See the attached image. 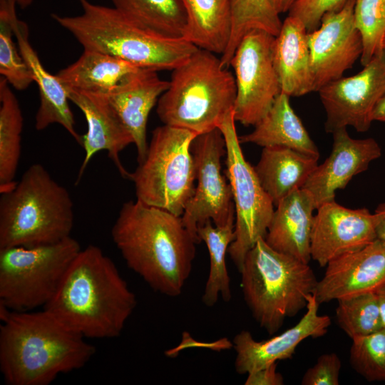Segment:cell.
Wrapping results in <instances>:
<instances>
[{
	"label": "cell",
	"instance_id": "83f0119b",
	"mask_svg": "<svg viewBox=\"0 0 385 385\" xmlns=\"http://www.w3.org/2000/svg\"><path fill=\"white\" fill-rule=\"evenodd\" d=\"M23 115L9 83L0 78V192L13 188L21 152Z\"/></svg>",
	"mask_w": 385,
	"mask_h": 385
},
{
	"label": "cell",
	"instance_id": "5bb4252c",
	"mask_svg": "<svg viewBox=\"0 0 385 385\" xmlns=\"http://www.w3.org/2000/svg\"><path fill=\"white\" fill-rule=\"evenodd\" d=\"M355 1L347 0L341 9L326 14L319 26L308 32L314 91L343 77L361 56L362 38L354 19Z\"/></svg>",
	"mask_w": 385,
	"mask_h": 385
},
{
	"label": "cell",
	"instance_id": "f546056e",
	"mask_svg": "<svg viewBox=\"0 0 385 385\" xmlns=\"http://www.w3.org/2000/svg\"><path fill=\"white\" fill-rule=\"evenodd\" d=\"M131 21L160 35L183 38L187 14L182 0H112Z\"/></svg>",
	"mask_w": 385,
	"mask_h": 385
},
{
	"label": "cell",
	"instance_id": "74e56055",
	"mask_svg": "<svg viewBox=\"0 0 385 385\" xmlns=\"http://www.w3.org/2000/svg\"><path fill=\"white\" fill-rule=\"evenodd\" d=\"M282 375L277 371V363L247 374L245 385H282Z\"/></svg>",
	"mask_w": 385,
	"mask_h": 385
},
{
	"label": "cell",
	"instance_id": "e0dca14e",
	"mask_svg": "<svg viewBox=\"0 0 385 385\" xmlns=\"http://www.w3.org/2000/svg\"><path fill=\"white\" fill-rule=\"evenodd\" d=\"M332 134L330 155L317 165L302 187L311 194L316 208L334 200L337 190L344 188L355 175L366 171L370 163L381 155L380 145L372 138L354 139L346 128Z\"/></svg>",
	"mask_w": 385,
	"mask_h": 385
},
{
	"label": "cell",
	"instance_id": "4dcf8cb0",
	"mask_svg": "<svg viewBox=\"0 0 385 385\" xmlns=\"http://www.w3.org/2000/svg\"><path fill=\"white\" fill-rule=\"evenodd\" d=\"M232 26L230 40L220 60L224 67L230 61L244 36L252 30H262L276 36L282 27L279 14L269 0H230Z\"/></svg>",
	"mask_w": 385,
	"mask_h": 385
},
{
	"label": "cell",
	"instance_id": "4316f807",
	"mask_svg": "<svg viewBox=\"0 0 385 385\" xmlns=\"http://www.w3.org/2000/svg\"><path fill=\"white\" fill-rule=\"evenodd\" d=\"M187 14L183 38L199 48L222 55L230 36V0H182Z\"/></svg>",
	"mask_w": 385,
	"mask_h": 385
},
{
	"label": "cell",
	"instance_id": "f35d334b",
	"mask_svg": "<svg viewBox=\"0 0 385 385\" xmlns=\"http://www.w3.org/2000/svg\"><path fill=\"white\" fill-rule=\"evenodd\" d=\"M376 238L385 241V202L379 204L374 211Z\"/></svg>",
	"mask_w": 385,
	"mask_h": 385
},
{
	"label": "cell",
	"instance_id": "1f68e13d",
	"mask_svg": "<svg viewBox=\"0 0 385 385\" xmlns=\"http://www.w3.org/2000/svg\"><path fill=\"white\" fill-rule=\"evenodd\" d=\"M14 0H0V73L18 91L34 82L32 72L13 40V19L16 15Z\"/></svg>",
	"mask_w": 385,
	"mask_h": 385
},
{
	"label": "cell",
	"instance_id": "7a4b0ae2",
	"mask_svg": "<svg viewBox=\"0 0 385 385\" xmlns=\"http://www.w3.org/2000/svg\"><path fill=\"white\" fill-rule=\"evenodd\" d=\"M0 371L8 385H48L83 368L96 348L47 310L0 305Z\"/></svg>",
	"mask_w": 385,
	"mask_h": 385
},
{
	"label": "cell",
	"instance_id": "d590c367",
	"mask_svg": "<svg viewBox=\"0 0 385 385\" xmlns=\"http://www.w3.org/2000/svg\"><path fill=\"white\" fill-rule=\"evenodd\" d=\"M347 0H295L288 10V15L298 18L308 32L316 30L323 16L341 9Z\"/></svg>",
	"mask_w": 385,
	"mask_h": 385
},
{
	"label": "cell",
	"instance_id": "f6af8a7d",
	"mask_svg": "<svg viewBox=\"0 0 385 385\" xmlns=\"http://www.w3.org/2000/svg\"><path fill=\"white\" fill-rule=\"evenodd\" d=\"M295 0H288V10L291 6V4Z\"/></svg>",
	"mask_w": 385,
	"mask_h": 385
},
{
	"label": "cell",
	"instance_id": "b9f144b4",
	"mask_svg": "<svg viewBox=\"0 0 385 385\" xmlns=\"http://www.w3.org/2000/svg\"><path fill=\"white\" fill-rule=\"evenodd\" d=\"M275 10L280 14L288 11V0H269Z\"/></svg>",
	"mask_w": 385,
	"mask_h": 385
},
{
	"label": "cell",
	"instance_id": "3957f363",
	"mask_svg": "<svg viewBox=\"0 0 385 385\" xmlns=\"http://www.w3.org/2000/svg\"><path fill=\"white\" fill-rule=\"evenodd\" d=\"M136 305L113 260L90 245L74 258L43 309L85 338L112 339L120 335Z\"/></svg>",
	"mask_w": 385,
	"mask_h": 385
},
{
	"label": "cell",
	"instance_id": "8fae6325",
	"mask_svg": "<svg viewBox=\"0 0 385 385\" xmlns=\"http://www.w3.org/2000/svg\"><path fill=\"white\" fill-rule=\"evenodd\" d=\"M274 39L265 31H250L230 61L237 88L234 118L243 125H255L282 92L272 59Z\"/></svg>",
	"mask_w": 385,
	"mask_h": 385
},
{
	"label": "cell",
	"instance_id": "4fadbf2b",
	"mask_svg": "<svg viewBox=\"0 0 385 385\" xmlns=\"http://www.w3.org/2000/svg\"><path fill=\"white\" fill-rule=\"evenodd\" d=\"M318 92L327 114V132L348 126L367 131L374 111L385 96V53L375 55L356 75L331 81Z\"/></svg>",
	"mask_w": 385,
	"mask_h": 385
},
{
	"label": "cell",
	"instance_id": "ee69618b",
	"mask_svg": "<svg viewBox=\"0 0 385 385\" xmlns=\"http://www.w3.org/2000/svg\"><path fill=\"white\" fill-rule=\"evenodd\" d=\"M382 51H383L384 53H385V36H384V37L383 43H382Z\"/></svg>",
	"mask_w": 385,
	"mask_h": 385
},
{
	"label": "cell",
	"instance_id": "603a6c76",
	"mask_svg": "<svg viewBox=\"0 0 385 385\" xmlns=\"http://www.w3.org/2000/svg\"><path fill=\"white\" fill-rule=\"evenodd\" d=\"M272 59L282 93L301 96L314 91L308 31L297 17L287 16L272 44Z\"/></svg>",
	"mask_w": 385,
	"mask_h": 385
},
{
	"label": "cell",
	"instance_id": "8992f818",
	"mask_svg": "<svg viewBox=\"0 0 385 385\" xmlns=\"http://www.w3.org/2000/svg\"><path fill=\"white\" fill-rule=\"evenodd\" d=\"M172 71L157 103L161 122L197 135L217 128L233 111L237 94L235 76L220 58L198 48Z\"/></svg>",
	"mask_w": 385,
	"mask_h": 385
},
{
	"label": "cell",
	"instance_id": "277c9868",
	"mask_svg": "<svg viewBox=\"0 0 385 385\" xmlns=\"http://www.w3.org/2000/svg\"><path fill=\"white\" fill-rule=\"evenodd\" d=\"M76 16L51 15L83 47L125 60L138 68L173 70L198 48L183 38H170L138 25L115 7L78 0Z\"/></svg>",
	"mask_w": 385,
	"mask_h": 385
},
{
	"label": "cell",
	"instance_id": "7402d4cb",
	"mask_svg": "<svg viewBox=\"0 0 385 385\" xmlns=\"http://www.w3.org/2000/svg\"><path fill=\"white\" fill-rule=\"evenodd\" d=\"M314 210L307 190H294L276 206L265 240L274 250L309 264Z\"/></svg>",
	"mask_w": 385,
	"mask_h": 385
},
{
	"label": "cell",
	"instance_id": "ab89813d",
	"mask_svg": "<svg viewBox=\"0 0 385 385\" xmlns=\"http://www.w3.org/2000/svg\"><path fill=\"white\" fill-rule=\"evenodd\" d=\"M375 293L378 300L383 327L385 328V283Z\"/></svg>",
	"mask_w": 385,
	"mask_h": 385
},
{
	"label": "cell",
	"instance_id": "2e32d148",
	"mask_svg": "<svg viewBox=\"0 0 385 385\" xmlns=\"http://www.w3.org/2000/svg\"><path fill=\"white\" fill-rule=\"evenodd\" d=\"M307 312L292 327L264 341H256L247 330L237 334L232 341L235 351V369L245 374L292 359L297 346L304 339L325 335L331 325L327 315L318 313L319 304L314 294L307 297Z\"/></svg>",
	"mask_w": 385,
	"mask_h": 385
},
{
	"label": "cell",
	"instance_id": "52a82bcc",
	"mask_svg": "<svg viewBox=\"0 0 385 385\" xmlns=\"http://www.w3.org/2000/svg\"><path fill=\"white\" fill-rule=\"evenodd\" d=\"M239 272L245 303L269 334L306 307L318 283L309 264L274 250L265 238L249 250Z\"/></svg>",
	"mask_w": 385,
	"mask_h": 385
},
{
	"label": "cell",
	"instance_id": "d4e9b609",
	"mask_svg": "<svg viewBox=\"0 0 385 385\" xmlns=\"http://www.w3.org/2000/svg\"><path fill=\"white\" fill-rule=\"evenodd\" d=\"M318 159L282 146L262 148L257 176L274 205L295 189L303 187L318 165Z\"/></svg>",
	"mask_w": 385,
	"mask_h": 385
},
{
	"label": "cell",
	"instance_id": "7bdbcfd3",
	"mask_svg": "<svg viewBox=\"0 0 385 385\" xmlns=\"http://www.w3.org/2000/svg\"><path fill=\"white\" fill-rule=\"evenodd\" d=\"M16 5L24 9L32 4L34 0H14Z\"/></svg>",
	"mask_w": 385,
	"mask_h": 385
},
{
	"label": "cell",
	"instance_id": "8d00e7d4",
	"mask_svg": "<svg viewBox=\"0 0 385 385\" xmlns=\"http://www.w3.org/2000/svg\"><path fill=\"white\" fill-rule=\"evenodd\" d=\"M342 362L335 353L323 354L304 373L302 385H338Z\"/></svg>",
	"mask_w": 385,
	"mask_h": 385
},
{
	"label": "cell",
	"instance_id": "d6986e66",
	"mask_svg": "<svg viewBox=\"0 0 385 385\" xmlns=\"http://www.w3.org/2000/svg\"><path fill=\"white\" fill-rule=\"evenodd\" d=\"M70 101L83 113L87 132L81 135V145L85 157L78 173L79 182L92 157L98 152L106 150L120 175L130 180L128 172L120 160V153L133 140L109 103L106 94L65 88Z\"/></svg>",
	"mask_w": 385,
	"mask_h": 385
},
{
	"label": "cell",
	"instance_id": "f1b7e54d",
	"mask_svg": "<svg viewBox=\"0 0 385 385\" xmlns=\"http://www.w3.org/2000/svg\"><path fill=\"white\" fill-rule=\"evenodd\" d=\"M197 234L200 242H205L210 255V271L202 302L207 307H212L220 296L224 302H229L232 292L225 259L235 237V222L215 226L208 220L197 227Z\"/></svg>",
	"mask_w": 385,
	"mask_h": 385
},
{
	"label": "cell",
	"instance_id": "484cf974",
	"mask_svg": "<svg viewBox=\"0 0 385 385\" xmlns=\"http://www.w3.org/2000/svg\"><path fill=\"white\" fill-rule=\"evenodd\" d=\"M138 68L116 56L83 49L75 62L59 71L56 76L65 88L108 94Z\"/></svg>",
	"mask_w": 385,
	"mask_h": 385
},
{
	"label": "cell",
	"instance_id": "ac0fdd59",
	"mask_svg": "<svg viewBox=\"0 0 385 385\" xmlns=\"http://www.w3.org/2000/svg\"><path fill=\"white\" fill-rule=\"evenodd\" d=\"M384 283L385 241L376 238L358 250L330 261L314 294L321 304L374 292Z\"/></svg>",
	"mask_w": 385,
	"mask_h": 385
},
{
	"label": "cell",
	"instance_id": "44dd1931",
	"mask_svg": "<svg viewBox=\"0 0 385 385\" xmlns=\"http://www.w3.org/2000/svg\"><path fill=\"white\" fill-rule=\"evenodd\" d=\"M14 34L25 61L29 66L37 84L40 104L35 116V128L43 130L52 124H59L81 145V135L75 128V120L69 106L68 93L56 75L49 73L29 41V30L17 15L12 22Z\"/></svg>",
	"mask_w": 385,
	"mask_h": 385
},
{
	"label": "cell",
	"instance_id": "9a60e30c",
	"mask_svg": "<svg viewBox=\"0 0 385 385\" xmlns=\"http://www.w3.org/2000/svg\"><path fill=\"white\" fill-rule=\"evenodd\" d=\"M317 210L312 230L311 257L320 267L376 239V218L367 208L350 209L332 200L323 203Z\"/></svg>",
	"mask_w": 385,
	"mask_h": 385
},
{
	"label": "cell",
	"instance_id": "60d3db41",
	"mask_svg": "<svg viewBox=\"0 0 385 385\" xmlns=\"http://www.w3.org/2000/svg\"><path fill=\"white\" fill-rule=\"evenodd\" d=\"M374 121L385 123V96L379 101L373 113Z\"/></svg>",
	"mask_w": 385,
	"mask_h": 385
},
{
	"label": "cell",
	"instance_id": "30bf717a",
	"mask_svg": "<svg viewBox=\"0 0 385 385\" xmlns=\"http://www.w3.org/2000/svg\"><path fill=\"white\" fill-rule=\"evenodd\" d=\"M233 111L218 126L225 141L227 177L231 186L235 211L234 241L228 254L238 271L247 253L265 238L274 211L255 168L245 159L235 128Z\"/></svg>",
	"mask_w": 385,
	"mask_h": 385
},
{
	"label": "cell",
	"instance_id": "7c38bea8",
	"mask_svg": "<svg viewBox=\"0 0 385 385\" xmlns=\"http://www.w3.org/2000/svg\"><path fill=\"white\" fill-rule=\"evenodd\" d=\"M192 153L197 185L181 216L183 223L199 244L197 227L208 220L215 226L235 222V211L231 186L222 173L225 141L217 128L197 135Z\"/></svg>",
	"mask_w": 385,
	"mask_h": 385
},
{
	"label": "cell",
	"instance_id": "6da1fadb",
	"mask_svg": "<svg viewBox=\"0 0 385 385\" xmlns=\"http://www.w3.org/2000/svg\"><path fill=\"white\" fill-rule=\"evenodd\" d=\"M111 237L128 268L151 289L170 297L182 293L197 243L181 216L130 200L122 205Z\"/></svg>",
	"mask_w": 385,
	"mask_h": 385
},
{
	"label": "cell",
	"instance_id": "e575fe53",
	"mask_svg": "<svg viewBox=\"0 0 385 385\" xmlns=\"http://www.w3.org/2000/svg\"><path fill=\"white\" fill-rule=\"evenodd\" d=\"M351 340L352 368L369 381H385V328Z\"/></svg>",
	"mask_w": 385,
	"mask_h": 385
},
{
	"label": "cell",
	"instance_id": "ffe728a7",
	"mask_svg": "<svg viewBox=\"0 0 385 385\" xmlns=\"http://www.w3.org/2000/svg\"><path fill=\"white\" fill-rule=\"evenodd\" d=\"M158 71L139 68L112 92L106 94L120 120L131 135L137 149L138 163H142L148 148L147 124L149 114L169 81Z\"/></svg>",
	"mask_w": 385,
	"mask_h": 385
},
{
	"label": "cell",
	"instance_id": "9c48e42d",
	"mask_svg": "<svg viewBox=\"0 0 385 385\" xmlns=\"http://www.w3.org/2000/svg\"><path fill=\"white\" fill-rule=\"evenodd\" d=\"M81 250L71 236L50 245L0 249V305L19 312L43 308Z\"/></svg>",
	"mask_w": 385,
	"mask_h": 385
},
{
	"label": "cell",
	"instance_id": "5b68a950",
	"mask_svg": "<svg viewBox=\"0 0 385 385\" xmlns=\"http://www.w3.org/2000/svg\"><path fill=\"white\" fill-rule=\"evenodd\" d=\"M0 197V249L53 244L71 236L74 209L68 190L34 163Z\"/></svg>",
	"mask_w": 385,
	"mask_h": 385
},
{
	"label": "cell",
	"instance_id": "d6a6232c",
	"mask_svg": "<svg viewBox=\"0 0 385 385\" xmlns=\"http://www.w3.org/2000/svg\"><path fill=\"white\" fill-rule=\"evenodd\" d=\"M337 301V322L351 339L365 336L383 328L375 292L344 297Z\"/></svg>",
	"mask_w": 385,
	"mask_h": 385
},
{
	"label": "cell",
	"instance_id": "ba28073f",
	"mask_svg": "<svg viewBox=\"0 0 385 385\" xmlns=\"http://www.w3.org/2000/svg\"><path fill=\"white\" fill-rule=\"evenodd\" d=\"M197 135L164 124L153 130L145 159L130 173L137 200L182 216L195 189L191 146Z\"/></svg>",
	"mask_w": 385,
	"mask_h": 385
},
{
	"label": "cell",
	"instance_id": "836d02e7",
	"mask_svg": "<svg viewBox=\"0 0 385 385\" xmlns=\"http://www.w3.org/2000/svg\"><path fill=\"white\" fill-rule=\"evenodd\" d=\"M354 19L362 38L363 52L360 61L364 66L382 51L385 36V0H356Z\"/></svg>",
	"mask_w": 385,
	"mask_h": 385
},
{
	"label": "cell",
	"instance_id": "cb8c5ba5",
	"mask_svg": "<svg viewBox=\"0 0 385 385\" xmlns=\"http://www.w3.org/2000/svg\"><path fill=\"white\" fill-rule=\"evenodd\" d=\"M254 127L252 132L239 137L240 143L282 146L319 158L317 145L290 105L289 96L282 92Z\"/></svg>",
	"mask_w": 385,
	"mask_h": 385
}]
</instances>
